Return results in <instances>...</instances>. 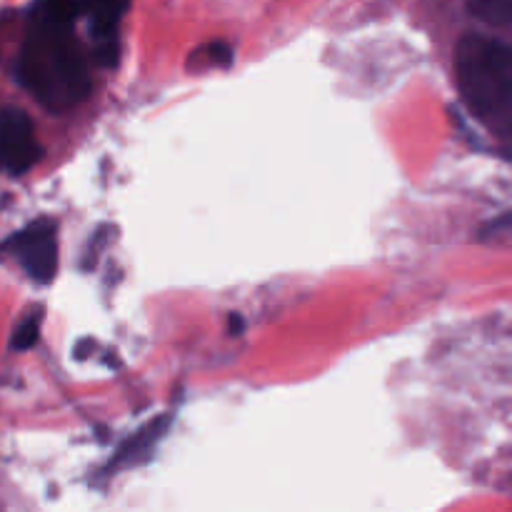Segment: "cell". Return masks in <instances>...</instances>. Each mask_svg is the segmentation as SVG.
I'll list each match as a JSON object with an SVG mask.
<instances>
[{"label":"cell","instance_id":"6da1fadb","mask_svg":"<svg viewBox=\"0 0 512 512\" xmlns=\"http://www.w3.org/2000/svg\"><path fill=\"white\" fill-rule=\"evenodd\" d=\"M78 0H35L20 45L18 83L50 113H68L93 90L88 55L75 38Z\"/></svg>","mask_w":512,"mask_h":512},{"label":"cell","instance_id":"7a4b0ae2","mask_svg":"<svg viewBox=\"0 0 512 512\" xmlns=\"http://www.w3.org/2000/svg\"><path fill=\"white\" fill-rule=\"evenodd\" d=\"M455 80L470 113L512 158V43L465 35L455 50Z\"/></svg>","mask_w":512,"mask_h":512},{"label":"cell","instance_id":"3957f363","mask_svg":"<svg viewBox=\"0 0 512 512\" xmlns=\"http://www.w3.org/2000/svg\"><path fill=\"white\" fill-rule=\"evenodd\" d=\"M0 253L18 260L30 280L40 285L53 283L58 273V225L50 218L33 220L0 243Z\"/></svg>","mask_w":512,"mask_h":512},{"label":"cell","instance_id":"277c9868","mask_svg":"<svg viewBox=\"0 0 512 512\" xmlns=\"http://www.w3.org/2000/svg\"><path fill=\"white\" fill-rule=\"evenodd\" d=\"M33 120L18 108L0 110V173L23 175L40 160Z\"/></svg>","mask_w":512,"mask_h":512},{"label":"cell","instance_id":"5b68a950","mask_svg":"<svg viewBox=\"0 0 512 512\" xmlns=\"http://www.w3.org/2000/svg\"><path fill=\"white\" fill-rule=\"evenodd\" d=\"M130 0H78V13L88 18L95 60L103 68L118 65V28Z\"/></svg>","mask_w":512,"mask_h":512},{"label":"cell","instance_id":"8992f818","mask_svg":"<svg viewBox=\"0 0 512 512\" xmlns=\"http://www.w3.org/2000/svg\"><path fill=\"white\" fill-rule=\"evenodd\" d=\"M170 423H173V418H170V415H163V418H155L150 420L148 425H143L138 433L130 435V438L120 445L115 458L110 460L108 470H128L148 463V460L153 458L158 443L165 438V433H168Z\"/></svg>","mask_w":512,"mask_h":512},{"label":"cell","instance_id":"52a82bcc","mask_svg":"<svg viewBox=\"0 0 512 512\" xmlns=\"http://www.w3.org/2000/svg\"><path fill=\"white\" fill-rule=\"evenodd\" d=\"M468 10L493 28H512V0H465Z\"/></svg>","mask_w":512,"mask_h":512},{"label":"cell","instance_id":"ba28073f","mask_svg":"<svg viewBox=\"0 0 512 512\" xmlns=\"http://www.w3.org/2000/svg\"><path fill=\"white\" fill-rule=\"evenodd\" d=\"M40 325H43V313L40 310H30L13 330V338H10V348L25 353V350L33 348L40 338Z\"/></svg>","mask_w":512,"mask_h":512},{"label":"cell","instance_id":"9c48e42d","mask_svg":"<svg viewBox=\"0 0 512 512\" xmlns=\"http://www.w3.org/2000/svg\"><path fill=\"white\" fill-rule=\"evenodd\" d=\"M210 53H213L215 63H220V65L233 63V50H230V45L215 43V45H210Z\"/></svg>","mask_w":512,"mask_h":512},{"label":"cell","instance_id":"30bf717a","mask_svg":"<svg viewBox=\"0 0 512 512\" xmlns=\"http://www.w3.org/2000/svg\"><path fill=\"white\" fill-rule=\"evenodd\" d=\"M240 328H243V323H240L238 315H233V328H230V330H235V335H238Z\"/></svg>","mask_w":512,"mask_h":512}]
</instances>
